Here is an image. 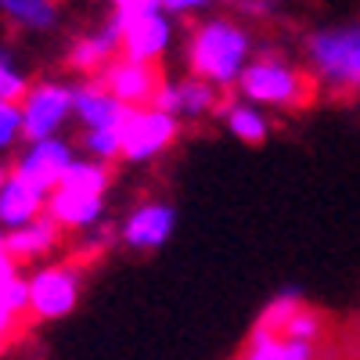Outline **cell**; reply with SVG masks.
<instances>
[{
  "label": "cell",
  "instance_id": "1",
  "mask_svg": "<svg viewBox=\"0 0 360 360\" xmlns=\"http://www.w3.org/2000/svg\"><path fill=\"white\" fill-rule=\"evenodd\" d=\"M188 65H191V76L213 83L217 90L238 86V79L252 65L249 29L224 15L198 22L195 33L188 37Z\"/></svg>",
  "mask_w": 360,
  "mask_h": 360
},
{
  "label": "cell",
  "instance_id": "2",
  "mask_svg": "<svg viewBox=\"0 0 360 360\" xmlns=\"http://www.w3.org/2000/svg\"><path fill=\"white\" fill-rule=\"evenodd\" d=\"M314 79L335 94H360V22L324 25L307 37Z\"/></svg>",
  "mask_w": 360,
  "mask_h": 360
},
{
  "label": "cell",
  "instance_id": "3",
  "mask_svg": "<svg viewBox=\"0 0 360 360\" xmlns=\"http://www.w3.org/2000/svg\"><path fill=\"white\" fill-rule=\"evenodd\" d=\"M242 101L249 105H266V108H299L310 101V76L299 72L295 65H288L285 58L263 54L252 58V65L245 69V76L238 79Z\"/></svg>",
  "mask_w": 360,
  "mask_h": 360
},
{
  "label": "cell",
  "instance_id": "4",
  "mask_svg": "<svg viewBox=\"0 0 360 360\" xmlns=\"http://www.w3.org/2000/svg\"><path fill=\"white\" fill-rule=\"evenodd\" d=\"M72 119V86L58 79H40L29 86V94L22 101V130L25 141H51L62 134V127Z\"/></svg>",
  "mask_w": 360,
  "mask_h": 360
},
{
  "label": "cell",
  "instance_id": "5",
  "mask_svg": "<svg viewBox=\"0 0 360 360\" xmlns=\"http://www.w3.org/2000/svg\"><path fill=\"white\" fill-rule=\"evenodd\" d=\"M79 288H83V278L72 263L40 266L37 274L29 278V310L40 321L69 317L79 303Z\"/></svg>",
  "mask_w": 360,
  "mask_h": 360
},
{
  "label": "cell",
  "instance_id": "6",
  "mask_svg": "<svg viewBox=\"0 0 360 360\" xmlns=\"http://www.w3.org/2000/svg\"><path fill=\"white\" fill-rule=\"evenodd\" d=\"M180 134V119L159 112V108H137L130 112L123 127V162H152Z\"/></svg>",
  "mask_w": 360,
  "mask_h": 360
},
{
  "label": "cell",
  "instance_id": "7",
  "mask_svg": "<svg viewBox=\"0 0 360 360\" xmlns=\"http://www.w3.org/2000/svg\"><path fill=\"white\" fill-rule=\"evenodd\" d=\"M76 148L65 141V137H51V141H37L29 144L25 152L18 155L15 162V176H22L25 184H33L37 191L44 195H54L58 188H62V180L69 173V166L76 162Z\"/></svg>",
  "mask_w": 360,
  "mask_h": 360
},
{
  "label": "cell",
  "instance_id": "8",
  "mask_svg": "<svg viewBox=\"0 0 360 360\" xmlns=\"http://www.w3.org/2000/svg\"><path fill=\"white\" fill-rule=\"evenodd\" d=\"M173 29H176V22L159 4L155 11H148L137 22H130L127 29H119V47H123L119 54L137 65H155L173 47Z\"/></svg>",
  "mask_w": 360,
  "mask_h": 360
},
{
  "label": "cell",
  "instance_id": "9",
  "mask_svg": "<svg viewBox=\"0 0 360 360\" xmlns=\"http://www.w3.org/2000/svg\"><path fill=\"white\" fill-rule=\"evenodd\" d=\"M176 231V209L169 202H144L119 224V242L130 252H155Z\"/></svg>",
  "mask_w": 360,
  "mask_h": 360
},
{
  "label": "cell",
  "instance_id": "10",
  "mask_svg": "<svg viewBox=\"0 0 360 360\" xmlns=\"http://www.w3.org/2000/svg\"><path fill=\"white\" fill-rule=\"evenodd\" d=\"M101 83L105 90L127 108H152L155 105V94H159V72L155 65H137V62H127V58H119V62H112L105 72H101Z\"/></svg>",
  "mask_w": 360,
  "mask_h": 360
},
{
  "label": "cell",
  "instance_id": "11",
  "mask_svg": "<svg viewBox=\"0 0 360 360\" xmlns=\"http://www.w3.org/2000/svg\"><path fill=\"white\" fill-rule=\"evenodd\" d=\"M152 108H159V112H166L173 119H202L209 112H220V90L213 83L198 79V76L162 79Z\"/></svg>",
  "mask_w": 360,
  "mask_h": 360
},
{
  "label": "cell",
  "instance_id": "12",
  "mask_svg": "<svg viewBox=\"0 0 360 360\" xmlns=\"http://www.w3.org/2000/svg\"><path fill=\"white\" fill-rule=\"evenodd\" d=\"M134 108L119 105L101 79H86L72 86V115L83 123V134L90 130H123Z\"/></svg>",
  "mask_w": 360,
  "mask_h": 360
},
{
  "label": "cell",
  "instance_id": "13",
  "mask_svg": "<svg viewBox=\"0 0 360 360\" xmlns=\"http://www.w3.org/2000/svg\"><path fill=\"white\" fill-rule=\"evenodd\" d=\"M47 198L44 191H37L33 184H25L22 176H8V184L0 188V231L11 234L22 231L29 224H37L40 217H47Z\"/></svg>",
  "mask_w": 360,
  "mask_h": 360
},
{
  "label": "cell",
  "instance_id": "14",
  "mask_svg": "<svg viewBox=\"0 0 360 360\" xmlns=\"http://www.w3.org/2000/svg\"><path fill=\"white\" fill-rule=\"evenodd\" d=\"M47 217L62 227V231H94L105 220V198L101 195H79V191H65L58 188L47 198Z\"/></svg>",
  "mask_w": 360,
  "mask_h": 360
},
{
  "label": "cell",
  "instance_id": "15",
  "mask_svg": "<svg viewBox=\"0 0 360 360\" xmlns=\"http://www.w3.org/2000/svg\"><path fill=\"white\" fill-rule=\"evenodd\" d=\"M119 51H123V47H119V33L105 22L101 29H94V33H86V37H79V40L72 44L69 65L79 69V72H86V76H94V72H105V69L115 62Z\"/></svg>",
  "mask_w": 360,
  "mask_h": 360
},
{
  "label": "cell",
  "instance_id": "16",
  "mask_svg": "<svg viewBox=\"0 0 360 360\" xmlns=\"http://www.w3.org/2000/svg\"><path fill=\"white\" fill-rule=\"evenodd\" d=\"M58 238H62V227H58L51 217H40L37 224L4 234V252L11 259H40L58 245Z\"/></svg>",
  "mask_w": 360,
  "mask_h": 360
},
{
  "label": "cell",
  "instance_id": "17",
  "mask_svg": "<svg viewBox=\"0 0 360 360\" xmlns=\"http://www.w3.org/2000/svg\"><path fill=\"white\" fill-rule=\"evenodd\" d=\"M217 115H224L231 137H238L242 144H263V141L270 137V119H266V112L256 108V105H249V101H242V98L220 105Z\"/></svg>",
  "mask_w": 360,
  "mask_h": 360
},
{
  "label": "cell",
  "instance_id": "18",
  "mask_svg": "<svg viewBox=\"0 0 360 360\" xmlns=\"http://www.w3.org/2000/svg\"><path fill=\"white\" fill-rule=\"evenodd\" d=\"M242 360H314V342H295V339H285L278 332L256 328L245 342Z\"/></svg>",
  "mask_w": 360,
  "mask_h": 360
},
{
  "label": "cell",
  "instance_id": "19",
  "mask_svg": "<svg viewBox=\"0 0 360 360\" xmlns=\"http://www.w3.org/2000/svg\"><path fill=\"white\" fill-rule=\"evenodd\" d=\"M0 15L25 33H47L62 18L58 4H51V0H0Z\"/></svg>",
  "mask_w": 360,
  "mask_h": 360
},
{
  "label": "cell",
  "instance_id": "20",
  "mask_svg": "<svg viewBox=\"0 0 360 360\" xmlns=\"http://www.w3.org/2000/svg\"><path fill=\"white\" fill-rule=\"evenodd\" d=\"M108 180H112V173H108V166H105V162H94V159H76V162L69 166L65 180H62V188H65V191H79V195H101V198H105Z\"/></svg>",
  "mask_w": 360,
  "mask_h": 360
},
{
  "label": "cell",
  "instance_id": "21",
  "mask_svg": "<svg viewBox=\"0 0 360 360\" xmlns=\"http://www.w3.org/2000/svg\"><path fill=\"white\" fill-rule=\"evenodd\" d=\"M307 303H303V292H299L295 285H288V288H281L270 303L263 307V314H259V321H256V328H263V332H285V324L303 310Z\"/></svg>",
  "mask_w": 360,
  "mask_h": 360
},
{
  "label": "cell",
  "instance_id": "22",
  "mask_svg": "<svg viewBox=\"0 0 360 360\" xmlns=\"http://www.w3.org/2000/svg\"><path fill=\"white\" fill-rule=\"evenodd\" d=\"M29 76L25 69L18 65V58L8 44H0V101H11V105H22L25 94H29Z\"/></svg>",
  "mask_w": 360,
  "mask_h": 360
},
{
  "label": "cell",
  "instance_id": "23",
  "mask_svg": "<svg viewBox=\"0 0 360 360\" xmlns=\"http://www.w3.org/2000/svg\"><path fill=\"white\" fill-rule=\"evenodd\" d=\"M83 152L86 159L94 162H112V159H123V130H90L83 134Z\"/></svg>",
  "mask_w": 360,
  "mask_h": 360
},
{
  "label": "cell",
  "instance_id": "24",
  "mask_svg": "<svg viewBox=\"0 0 360 360\" xmlns=\"http://www.w3.org/2000/svg\"><path fill=\"white\" fill-rule=\"evenodd\" d=\"M22 137H25V130H22V105L0 101V155L11 152Z\"/></svg>",
  "mask_w": 360,
  "mask_h": 360
},
{
  "label": "cell",
  "instance_id": "25",
  "mask_svg": "<svg viewBox=\"0 0 360 360\" xmlns=\"http://www.w3.org/2000/svg\"><path fill=\"white\" fill-rule=\"evenodd\" d=\"M321 314L317 310H310V307H303V310H299L288 324H285V339H295V342H317L321 339Z\"/></svg>",
  "mask_w": 360,
  "mask_h": 360
},
{
  "label": "cell",
  "instance_id": "26",
  "mask_svg": "<svg viewBox=\"0 0 360 360\" xmlns=\"http://www.w3.org/2000/svg\"><path fill=\"white\" fill-rule=\"evenodd\" d=\"M162 4V0H115L112 4V15H108V25L115 29H127L130 22H137L141 15H148V11H155Z\"/></svg>",
  "mask_w": 360,
  "mask_h": 360
},
{
  "label": "cell",
  "instance_id": "27",
  "mask_svg": "<svg viewBox=\"0 0 360 360\" xmlns=\"http://www.w3.org/2000/svg\"><path fill=\"white\" fill-rule=\"evenodd\" d=\"M205 8V0H162V11L176 22V15H198Z\"/></svg>",
  "mask_w": 360,
  "mask_h": 360
},
{
  "label": "cell",
  "instance_id": "28",
  "mask_svg": "<svg viewBox=\"0 0 360 360\" xmlns=\"http://www.w3.org/2000/svg\"><path fill=\"white\" fill-rule=\"evenodd\" d=\"M238 11H245V15H270V11H274V4H263V0H245V4H238Z\"/></svg>",
  "mask_w": 360,
  "mask_h": 360
},
{
  "label": "cell",
  "instance_id": "29",
  "mask_svg": "<svg viewBox=\"0 0 360 360\" xmlns=\"http://www.w3.org/2000/svg\"><path fill=\"white\" fill-rule=\"evenodd\" d=\"M8 176H11V169H8L4 162H0V188H4V184H8Z\"/></svg>",
  "mask_w": 360,
  "mask_h": 360
}]
</instances>
